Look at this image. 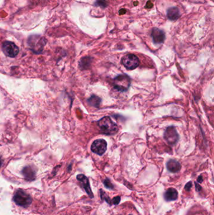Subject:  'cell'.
Returning <instances> with one entry per match:
<instances>
[{
    "label": "cell",
    "instance_id": "3",
    "mask_svg": "<svg viewBox=\"0 0 214 215\" xmlns=\"http://www.w3.org/2000/svg\"><path fill=\"white\" fill-rule=\"evenodd\" d=\"M13 201L18 206L27 207L31 204L32 199L25 190H23V189H18L15 193Z\"/></svg>",
    "mask_w": 214,
    "mask_h": 215
},
{
    "label": "cell",
    "instance_id": "18",
    "mask_svg": "<svg viewBox=\"0 0 214 215\" xmlns=\"http://www.w3.org/2000/svg\"><path fill=\"white\" fill-rule=\"evenodd\" d=\"M103 183L105 186V187L109 189H114V186L112 185V184L111 183V182L110 181V180L109 179H106L104 181Z\"/></svg>",
    "mask_w": 214,
    "mask_h": 215
},
{
    "label": "cell",
    "instance_id": "9",
    "mask_svg": "<svg viewBox=\"0 0 214 215\" xmlns=\"http://www.w3.org/2000/svg\"><path fill=\"white\" fill-rule=\"evenodd\" d=\"M77 179L81 183L82 187L84 189V190H85V192L87 193V194L88 195L89 198H93L94 195H93L92 191L91 190L88 178L84 174H79L77 176Z\"/></svg>",
    "mask_w": 214,
    "mask_h": 215
},
{
    "label": "cell",
    "instance_id": "11",
    "mask_svg": "<svg viewBox=\"0 0 214 215\" xmlns=\"http://www.w3.org/2000/svg\"><path fill=\"white\" fill-rule=\"evenodd\" d=\"M167 169L173 173L178 172L181 169V164L179 162L174 159H170L166 163Z\"/></svg>",
    "mask_w": 214,
    "mask_h": 215
},
{
    "label": "cell",
    "instance_id": "6",
    "mask_svg": "<svg viewBox=\"0 0 214 215\" xmlns=\"http://www.w3.org/2000/svg\"><path fill=\"white\" fill-rule=\"evenodd\" d=\"M121 63L127 69L133 70L139 66V60L134 54H127L122 58Z\"/></svg>",
    "mask_w": 214,
    "mask_h": 215
},
{
    "label": "cell",
    "instance_id": "23",
    "mask_svg": "<svg viewBox=\"0 0 214 215\" xmlns=\"http://www.w3.org/2000/svg\"><path fill=\"white\" fill-rule=\"evenodd\" d=\"M2 164V159H1V157H0V167H1Z\"/></svg>",
    "mask_w": 214,
    "mask_h": 215
},
{
    "label": "cell",
    "instance_id": "10",
    "mask_svg": "<svg viewBox=\"0 0 214 215\" xmlns=\"http://www.w3.org/2000/svg\"><path fill=\"white\" fill-rule=\"evenodd\" d=\"M151 37L155 44L162 43L164 42L165 38L164 32L157 28H154L153 29L152 33H151Z\"/></svg>",
    "mask_w": 214,
    "mask_h": 215
},
{
    "label": "cell",
    "instance_id": "15",
    "mask_svg": "<svg viewBox=\"0 0 214 215\" xmlns=\"http://www.w3.org/2000/svg\"><path fill=\"white\" fill-rule=\"evenodd\" d=\"M88 103L95 108H99L100 105L102 102V100L96 95H92L87 100Z\"/></svg>",
    "mask_w": 214,
    "mask_h": 215
},
{
    "label": "cell",
    "instance_id": "16",
    "mask_svg": "<svg viewBox=\"0 0 214 215\" xmlns=\"http://www.w3.org/2000/svg\"><path fill=\"white\" fill-rule=\"evenodd\" d=\"M92 62V58L90 57H85L82 58L80 62V67L82 69H87Z\"/></svg>",
    "mask_w": 214,
    "mask_h": 215
},
{
    "label": "cell",
    "instance_id": "22",
    "mask_svg": "<svg viewBox=\"0 0 214 215\" xmlns=\"http://www.w3.org/2000/svg\"><path fill=\"white\" fill-rule=\"evenodd\" d=\"M202 181H203V179H202V177L200 176H199V177H198V179H197V181H198V182L199 183H201V182H202Z\"/></svg>",
    "mask_w": 214,
    "mask_h": 215
},
{
    "label": "cell",
    "instance_id": "2",
    "mask_svg": "<svg viewBox=\"0 0 214 215\" xmlns=\"http://www.w3.org/2000/svg\"><path fill=\"white\" fill-rule=\"evenodd\" d=\"M113 85L114 88L118 91H127L131 86V78L127 74H120L114 78Z\"/></svg>",
    "mask_w": 214,
    "mask_h": 215
},
{
    "label": "cell",
    "instance_id": "14",
    "mask_svg": "<svg viewBox=\"0 0 214 215\" xmlns=\"http://www.w3.org/2000/svg\"><path fill=\"white\" fill-rule=\"evenodd\" d=\"M167 16L170 20H176L180 16V11L177 7L170 8L167 11Z\"/></svg>",
    "mask_w": 214,
    "mask_h": 215
},
{
    "label": "cell",
    "instance_id": "7",
    "mask_svg": "<svg viewBox=\"0 0 214 215\" xmlns=\"http://www.w3.org/2000/svg\"><path fill=\"white\" fill-rule=\"evenodd\" d=\"M2 50L5 54L10 57H15L19 53L18 47L12 42L6 41L3 43Z\"/></svg>",
    "mask_w": 214,
    "mask_h": 215
},
{
    "label": "cell",
    "instance_id": "20",
    "mask_svg": "<svg viewBox=\"0 0 214 215\" xmlns=\"http://www.w3.org/2000/svg\"><path fill=\"white\" fill-rule=\"evenodd\" d=\"M192 182L190 181V182H188L186 183V184L185 185V189L186 190H190V189L192 188Z\"/></svg>",
    "mask_w": 214,
    "mask_h": 215
},
{
    "label": "cell",
    "instance_id": "5",
    "mask_svg": "<svg viewBox=\"0 0 214 215\" xmlns=\"http://www.w3.org/2000/svg\"><path fill=\"white\" fill-rule=\"evenodd\" d=\"M164 138L168 144L174 146L179 140V135L174 126L168 127L164 133Z\"/></svg>",
    "mask_w": 214,
    "mask_h": 215
},
{
    "label": "cell",
    "instance_id": "21",
    "mask_svg": "<svg viewBox=\"0 0 214 215\" xmlns=\"http://www.w3.org/2000/svg\"><path fill=\"white\" fill-rule=\"evenodd\" d=\"M195 186H196V190H197V191H200L201 189H202V187L199 185V184H198L197 183H195Z\"/></svg>",
    "mask_w": 214,
    "mask_h": 215
},
{
    "label": "cell",
    "instance_id": "1",
    "mask_svg": "<svg viewBox=\"0 0 214 215\" xmlns=\"http://www.w3.org/2000/svg\"><path fill=\"white\" fill-rule=\"evenodd\" d=\"M98 125L101 132L106 135H111L118 132L117 125L112 121L109 116H104L98 122Z\"/></svg>",
    "mask_w": 214,
    "mask_h": 215
},
{
    "label": "cell",
    "instance_id": "17",
    "mask_svg": "<svg viewBox=\"0 0 214 215\" xmlns=\"http://www.w3.org/2000/svg\"><path fill=\"white\" fill-rule=\"evenodd\" d=\"M100 192H101V199L105 201H106L108 204H109L110 205H111V200L110 199L109 197L107 196V195H106V193L104 192V191L103 190V189H101L100 190Z\"/></svg>",
    "mask_w": 214,
    "mask_h": 215
},
{
    "label": "cell",
    "instance_id": "4",
    "mask_svg": "<svg viewBox=\"0 0 214 215\" xmlns=\"http://www.w3.org/2000/svg\"><path fill=\"white\" fill-rule=\"evenodd\" d=\"M46 42V39L40 35H32L28 40V43L31 49L37 53L42 51Z\"/></svg>",
    "mask_w": 214,
    "mask_h": 215
},
{
    "label": "cell",
    "instance_id": "19",
    "mask_svg": "<svg viewBox=\"0 0 214 215\" xmlns=\"http://www.w3.org/2000/svg\"><path fill=\"white\" fill-rule=\"evenodd\" d=\"M120 201H121V197L120 196H116L115 198H114L111 200V205L112 204L117 205L119 203H120Z\"/></svg>",
    "mask_w": 214,
    "mask_h": 215
},
{
    "label": "cell",
    "instance_id": "13",
    "mask_svg": "<svg viewBox=\"0 0 214 215\" xmlns=\"http://www.w3.org/2000/svg\"><path fill=\"white\" fill-rule=\"evenodd\" d=\"M22 174L27 181H33L35 178V172L31 167H25L22 171Z\"/></svg>",
    "mask_w": 214,
    "mask_h": 215
},
{
    "label": "cell",
    "instance_id": "8",
    "mask_svg": "<svg viewBox=\"0 0 214 215\" xmlns=\"http://www.w3.org/2000/svg\"><path fill=\"white\" fill-rule=\"evenodd\" d=\"M107 142L104 139H98L94 141L91 146V150L92 152L99 155H103L107 150Z\"/></svg>",
    "mask_w": 214,
    "mask_h": 215
},
{
    "label": "cell",
    "instance_id": "12",
    "mask_svg": "<svg viewBox=\"0 0 214 215\" xmlns=\"http://www.w3.org/2000/svg\"><path fill=\"white\" fill-rule=\"evenodd\" d=\"M178 196V191L174 188H169L164 194V198L167 201H175L177 199Z\"/></svg>",
    "mask_w": 214,
    "mask_h": 215
}]
</instances>
